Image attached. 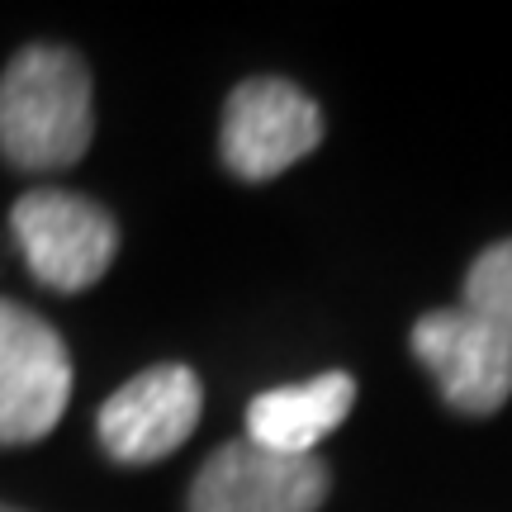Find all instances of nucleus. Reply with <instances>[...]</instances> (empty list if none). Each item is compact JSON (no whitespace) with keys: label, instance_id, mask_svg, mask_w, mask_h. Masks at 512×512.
Segmentation results:
<instances>
[{"label":"nucleus","instance_id":"f257e3e1","mask_svg":"<svg viewBox=\"0 0 512 512\" xmlns=\"http://www.w3.org/2000/svg\"><path fill=\"white\" fill-rule=\"evenodd\" d=\"M95 133L91 72L67 48L34 43L0 76V152L19 171H57L86 157Z\"/></svg>","mask_w":512,"mask_h":512},{"label":"nucleus","instance_id":"f03ea898","mask_svg":"<svg viewBox=\"0 0 512 512\" xmlns=\"http://www.w3.org/2000/svg\"><path fill=\"white\" fill-rule=\"evenodd\" d=\"M10 228L24 252V266L48 290L76 294L91 290L100 275L114 266L119 228L114 219L72 190H29L10 209Z\"/></svg>","mask_w":512,"mask_h":512},{"label":"nucleus","instance_id":"7ed1b4c3","mask_svg":"<svg viewBox=\"0 0 512 512\" xmlns=\"http://www.w3.org/2000/svg\"><path fill=\"white\" fill-rule=\"evenodd\" d=\"M72 399V356L53 323L0 299V446L53 432Z\"/></svg>","mask_w":512,"mask_h":512},{"label":"nucleus","instance_id":"20e7f679","mask_svg":"<svg viewBox=\"0 0 512 512\" xmlns=\"http://www.w3.org/2000/svg\"><path fill=\"white\" fill-rule=\"evenodd\" d=\"M323 143V110L294 81L252 76L228 95L219 152L242 181H271Z\"/></svg>","mask_w":512,"mask_h":512},{"label":"nucleus","instance_id":"39448f33","mask_svg":"<svg viewBox=\"0 0 512 512\" xmlns=\"http://www.w3.org/2000/svg\"><path fill=\"white\" fill-rule=\"evenodd\" d=\"M413 351L456 413L484 418L512 394V337L475 309H432L413 323Z\"/></svg>","mask_w":512,"mask_h":512},{"label":"nucleus","instance_id":"423d86ee","mask_svg":"<svg viewBox=\"0 0 512 512\" xmlns=\"http://www.w3.org/2000/svg\"><path fill=\"white\" fill-rule=\"evenodd\" d=\"M332 489L318 456H280L256 441H228L200 465L190 512H318Z\"/></svg>","mask_w":512,"mask_h":512},{"label":"nucleus","instance_id":"0eeeda50","mask_svg":"<svg viewBox=\"0 0 512 512\" xmlns=\"http://www.w3.org/2000/svg\"><path fill=\"white\" fill-rule=\"evenodd\" d=\"M204 408L200 375L190 366H152L114 389L100 408V446L119 465H152L181 451Z\"/></svg>","mask_w":512,"mask_h":512},{"label":"nucleus","instance_id":"6e6552de","mask_svg":"<svg viewBox=\"0 0 512 512\" xmlns=\"http://www.w3.org/2000/svg\"><path fill=\"white\" fill-rule=\"evenodd\" d=\"M351 403H356V380L347 370L266 389L247 403V441L280 456H313V446L347 422Z\"/></svg>","mask_w":512,"mask_h":512},{"label":"nucleus","instance_id":"1a4fd4ad","mask_svg":"<svg viewBox=\"0 0 512 512\" xmlns=\"http://www.w3.org/2000/svg\"><path fill=\"white\" fill-rule=\"evenodd\" d=\"M465 309L484 313L512 337V238L475 256V266L465 275Z\"/></svg>","mask_w":512,"mask_h":512},{"label":"nucleus","instance_id":"9d476101","mask_svg":"<svg viewBox=\"0 0 512 512\" xmlns=\"http://www.w3.org/2000/svg\"><path fill=\"white\" fill-rule=\"evenodd\" d=\"M0 512H19V508H0Z\"/></svg>","mask_w":512,"mask_h":512}]
</instances>
